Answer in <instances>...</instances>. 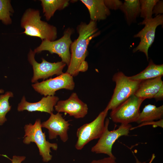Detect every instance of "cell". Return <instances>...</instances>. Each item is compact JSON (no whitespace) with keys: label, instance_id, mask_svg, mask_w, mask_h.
I'll use <instances>...</instances> for the list:
<instances>
[{"label":"cell","instance_id":"obj_1","mask_svg":"<svg viewBox=\"0 0 163 163\" xmlns=\"http://www.w3.org/2000/svg\"><path fill=\"white\" fill-rule=\"evenodd\" d=\"M77 30L78 36L71 44V60L66 71L73 76H76L80 72L87 70L88 64L85 59L88 55V45L90 41L100 33L98 31L97 22L91 20L88 24L81 23Z\"/></svg>","mask_w":163,"mask_h":163},{"label":"cell","instance_id":"obj_2","mask_svg":"<svg viewBox=\"0 0 163 163\" xmlns=\"http://www.w3.org/2000/svg\"><path fill=\"white\" fill-rule=\"evenodd\" d=\"M41 18L39 10L27 9L21 19V26L25 30L22 33L40 38L42 40H55L57 37L56 28L42 21Z\"/></svg>","mask_w":163,"mask_h":163},{"label":"cell","instance_id":"obj_3","mask_svg":"<svg viewBox=\"0 0 163 163\" xmlns=\"http://www.w3.org/2000/svg\"><path fill=\"white\" fill-rule=\"evenodd\" d=\"M40 119H37L34 123H31L25 125L24 128L25 134L23 142L27 145L31 142H34L38 148L40 155L43 162H48L52 158V155L51 148L54 150L58 149V145L56 143L50 142L46 139L45 132H43L42 129Z\"/></svg>","mask_w":163,"mask_h":163},{"label":"cell","instance_id":"obj_4","mask_svg":"<svg viewBox=\"0 0 163 163\" xmlns=\"http://www.w3.org/2000/svg\"><path fill=\"white\" fill-rule=\"evenodd\" d=\"M112 80L116 86L111 99L104 109L107 111L115 108L134 95L141 81L132 80L121 72L114 74Z\"/></svg>","mask_w":163,"mask_h":163},{"label":"cell","instance_id":"obj_5","mask_svg":"<svg viewBox=\"0 0 163 163\" xmlns=\"http://www.w3.org/2000/svg\"><path fill=\"white\" fill-rule=\"evenodd\" d=\"M109 120L107 118L105 122L104 131L97 143L93 146L91 152L97 154H104L109 157L116 158L112 153V149L114 142L120 137L128 135L132 125L130 124H121L116 129L109 131L108 127Z\"/></svg>","mask_w":163,"mask_h":163},{"label":"cell","instance_id":"obj_6","mask_svg":"<svg viewBox=\"0 0 163 163\" xmlns=\"http://www.w3.org/2000/svg\"><path fill=\"white\" fill-rule=\"evenodd\" d=\"M108 112L104 110L93 121L78 129L76 132L78 139L75 145L77 150L82 149L91 141L99 138L104 129V121Z\"/></svg>","mask_w":163,"mask_h":163},{"label":"cell","instance_id":"obj_7","mask_svg":"<svg viewBox=\"0 0 163 163\" xmlns=\"http://www.w3.org/2000/svg\"><path fill=\"white\" fill-rule=\"evenodd\" d=\"M73 32L72 29L68 28L65 30L63 35L61 38L53 41L43 40L40 46L34 51L35 53L47 51L51 54H56L61 58L62 61L68 66L71 58L70 49L72 43L71 37Z\"/></svg>","mask_w":163,"mask_h":163},{"label":"cell","instance_id":"obj_8","mask_svg":"<svg viewBox=\"0 0 163 163\" xmlns=\"http://www.w3.org/2000/svg\"><path fill=\"white\" fill-rule=\"evenodd\" d=\"M145 100L133 95L111 110L110 117L113 122L129 124L136 122L139 117L140 106Z\"/></svg>","mask_w":163,"mask_h":163},{"label":"cell","instance_id":"obj_9","mask_svg":"<svg viewBox=\"0 0 163 163\" xmlns=\"http://www.w3.org/2000/svg\"><path fill=\"white\" fill-rule=\"evenodd\" d=\"M36 53L30 49L28 54V60L32 66L33 75L31 82L36 83L40 79L47 78L54 75H59L63 72V70L66 64L61 61L56 62H50L42 59V62H38L35 59Z\"/></svg>","mask_w":163,"mask_h":163},{"label":"cell","instance_id":"obj_10","mask_svg":"<svg viewBox=\"0 0 163 163\" xmlns=\"http://www.w3.org/2000/svg\"><path fill=\"white\" fill-rule=\"evenodd\" d=\"M32 86L35 91L45 97L54 96L56 91L61 89L72 90L75 83L73 76L66 72L54 78L37 82Z\"/></svg>","mask_w":163,"mask_h":163},{"label":"cell","instance_id":"obj_11","mask_svg":"<svg viewBox=\"0 0 163 163\" xmlns=\"http://www.w3.org/2000/svg\"><path fill=\"white\" fill-rule=\"evenodd\" d=\"M163 24V16L160 14L144 23H139V24L145 25V26L141 31L134 36L135 38H139L140 41L138 45L133 49V53L137 51L143 53L148 61V51L154 42L156 28L158 26L162 25Z\"/></svg>","mask_w":163,"mask_h":163},{"label":"cell","instance_id":"obj_12","mask_svg":"<svg viewBox=\"0 0 163 163\" xmlns=\"http://www.w3.org/2000/svg\"><path fill=\"white\" fill-rule=\"evenodd\" d=\"M54 108L57 112L66 113L76 119L84 118L88 110L87 104L81 100L75 92L72 93L67 99L59 101Z\"/></svg>","mask_w":163,"mask_h":163},{"label":"cell","instance_id":"obj_13","mask_svg":"<svg viewBox=\"0 0 163 163\" xmlns=\"http://www.w3.org/2000/svg\"><path fill=\"white\" fill-rule=\"evenodd\" d=\"M50 114L47 120L41 123L42 127L48 129L49 139H55L59 136L63 142H66L68 139V131L70 124L60 113Z\"/></svg>","mask_w":163,"mask_h":163},{"label":"cell","instance_id":"obj_14","mask_svg":"<svg viewBox=\"0 0 163 163\" xmlns=\"http://www.w3.org/2000/svg\"><path fill=\"white\" fill-rule=\"evenodd\" d=\"M59 100V98L55 95L47 96L42 97L38 102L31 103L27 101L24 96L18 104L17 110L18 111L26 110L30 112H44L51 114Z\"/></svg>","mask_w":163,"mask_h":163},{"label":"cell","instance_id":"obj_15","mask_svg":"<svg viewBox=\"0 0 163 163\" xmlns=\"http://www.w3.org/2000/svg\"><path fill=\"white\" fill-rule=\"evenodd\" d=\"M162 77L141 81L134 95L144 100L153 98L163 85Z\"/></svg>","mask_w":163,"mask_h":163},{"label":"cell","instance_id":"obj_16","mask_svg":"<svg viewBox=\"0 0 163 163\" xmlns=\"http://www.w3.org/2000/svg\"><path fill=\"white\" fill-rule=\"evenodd\" d=\"M87 8L91 20L96 22L105 19L110 14L104 0H81Z\"/></svg>","mask_w":163,"mask_h":163},{"label":"cell","instance_id":"obj_17","mask_svg":"<svg viewBox=\"0 0 163 163\" xmlns=\"http://www.w3.org/2000/svg\"><path fill=\"white\" fill-rule=\"evenodd\" d=\"M163 106L156 107L151 104L145 105L140 113L136 122L139 124L162 119Z\"/></svg>","mask_w":163,"mask_h":163},{"label":"cell","instance_id":"obj_18","mask_svg":"<svg viewBox=\"0 0 163 163\" xmlns=\"http://www.w3.org/2000/svg\"><path fill=\"white\" fill-rule=\"evenodd\" d=\"M120 9L124 13L129 25L135 22L140 14V4L138 0H125Z\"/></svg>","mask_w":163,"mask_h":163},{"label":"cell","instance_id":"obj_19","mask_svg":"<svg viewBox=\"0 0 163 163\" xmlns=\"http://www.w3.org/2000/svg\"><path fill=\"white\" fill-rule=\"evenodd\" d=\"M163 75V65H156L152 60L146 68L139 73L131 76L133 80L142 81L155 78Z\"/></svg>","mask_w":163,"mask_h":163},{"label":"cell","instance_id":"obj_20","mask_svg":"<svg viewBox=\"0 0 163 163\" xmlns=\"http://www.w3.org/2000/svg\"><path fill=\"white\" fill-rule=\"evenodd\" d=\"M43 12L46 19L48 21L57 10H61L69 5L68 0H41Z\"/></svg>","mask_w":163,"mask_h":163},{"label":"cell","instance_id":"obj_21","mask_svg":"<svg viewBox=\"0 0 163 163\" xmlns=\"http://www.w3.org/2000/svg\"><path fill=\"white\" fill-rule=\"evenodd\" d=\"M13 96V93L10 91H7L0 95V125H2L7 120L6 115L11 110V107L9 100Z\"/></svg>","mask_w":163,"mask_h":163},{"label":"cell","instance_id":"obj_22","mask_svg":"<svg viewBox=\"0 0 163 163\" xmlns=\"http://www.w3.org/2000/svg\"><path fill=\"white\" fill-rule=\"evenodd\" d=\"M14 11L9 0H0V21L5 25L11 24V16Z\"/></svg>","mask_w":163,"mask_h":163},{"label":"cell","instance_id":"obj_23","mask_svg":"<svg viewBox=\"0 0 163 163\" xmlns=\"http://www.w3.org/2000/svg\"><path fill=\"white\" fill-rule=\"evenodd\" d=\"M158 0H139L140 4V16L144 19L142 23L152 18L153 8Z\"/></svg>","mask_w":163,"mask_h":163},{"label":"cell","instance_id":"obj_24","mask_svg":"<svg viewBox=\"0 0 163 163\" xmlns=\"http://www.w3.org/2000/svg\"><path fill=\"white\" fill-rule=\"evenodd\" d=\"M106 7L110 10L120 9L123 5L122 2L118 0H104Z\"/></svg>","mask_w":163,"mask_h":163},{"label":"cell","instance_id":"obj_25","mask_svg":"<svg viewBox=\"0 0 163 163\" xmlns=\"http://www.w3.org/2000/svg\"><path fill=\"white\" fill-rule=\"evenodd\" d=\"M163 119L159 120L157 121H151L148 122H144L140 123V124L138 126H136L134 127H132L130 129V130H132L134 129H135L136 128L141 127L143 126L147 125H153L155 126H159L162 128H163Z\"/></svg>","mask_w":163,"mask_h":163},{"label":"cell","instance_id":"obj_26","mask_svg":"<svg viewBox=\"0 0 163 163\" xmlns=\"http://www.w3.org/2000/svg\"><path fill=\"white\" fill-rule=\"evenodd\" d=\"M116 158L110 157L97 160H93L91 163H117L116 161Z\"/></svg>","mask_w":163,"mask_h":163},{"label":"cell","instance_id":"obj_27","mask_svg":"<svg viewBox=\"0 0 163 163\" xmlns=\"http://www.w3.org/2000/svg\"><path fill=\"white\" fill-rule=\"evenodd\" d=\"M163 13V1H159L154 6L153 10V14H155L156 16L158 14Z\"/></svg>","mask_w":163,"mask_h":163},{"label":"cell","instance_id":"obj_28","mask_svg":"<svg viewBox=\"0 0 163 163\" xmlns=\"http://www.w3.org/2000/svg\"><path fill=\"white\" fill-rule=\"evenodd\" d=\"M25 158L26 157L24 156L14 155L12 159H11V163H21Z\"/></svg>","mask_w":163,"mask_h":163},{"label":"cell","instance_id":"obj_29","mask_svg":"<svg viewBox=\"0 0 163 163\" xmlns=\"http://www.w3.org/2000/svg\"><path fill=\"white\" fill-rule=\"evenodd\" d=\"M153 98L157 101L162 100L163 98V85L161 87Z\"/></svg>","mask_w":163,"mask_h":163},{"label":"cell","instance_id":"obj_30","mask_svg":"<svg viewBox=\"0 0 163 163\" xmlns=\"http://www.w3.org/2000/svg\"><path fill=\"white\" fill-rule=\"evenodd\" d=\"M133 153L136 159V163H146V161L141 162L139 161L136 157L135 155L133 152ZM155 158V154H153L152 155V157L149 163H151Z\"/></svg>","mask_w":163,"mask_h":163},{"label":"cell","instance_id":"obj_31","mask_svg":"<svg viewBox=\"0 0 163 163\" xmlns=\"http://www.w3.org/2000/svg\"><path fill=\"white\" fill-rule=\"evenodd\" d=\"M4 92V90L2 89H0V94H2Z\"/></svg>","mask_w":163,"mask_h":163}]
</instances>
